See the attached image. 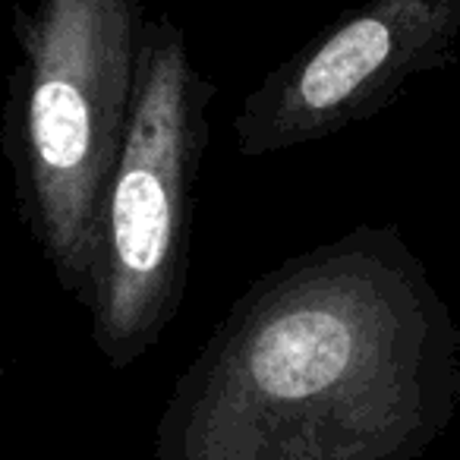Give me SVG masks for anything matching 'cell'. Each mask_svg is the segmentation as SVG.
<instances>
[{"mask_svg": "<svg viewBox=\"0 0 460 460\" xmlns=\"http://www.w3.org/2000/svg\"><path fill=\"white\" fill-rule=\"evenodd\" d=\"M460 410V325L394 224L259 275L177 376L152 460H420Z\"/></svg>", "mask_w": 460, "mask_h": 460, "instance_id": "1", "label": "cell"}, {"mask_svg": "<svg viewBox=\"0 0 460 460\" xmlns=\"http://www.w3.org/2000/svg\"><path fill=\"white\" fill-rule=\"evenodd\" d=\"M457 39L460 0H366L243 98L237 152L265 158L369 120L413 76L451 64Z\"/></svg>", "mask_w": 460, "mask_h": 460, "instance_id": "4", "label": "cell"}, {"mask_svg": "<svg viewBox=\"0 0 460 460\" xmlns=\"http://www.w3.org/2000/svg\"><path fill=\"white\" fill-rule=\"evenodd\" d=\"M215 95L211 76L192 64L183 26L171 16L146 22L133 111L98 205L85 306L111 369L139 363L180 313Z\"/></svg>", "mask_w": 460, "mask_h": 460, "instance_id": "3", "label": "cell"}, {"mask_svg": "<svg viewBox=\"0 0 460 460\" xmlns=\"http://www.w3.org/2000/svg\"><path fill=\"white\" fill-rule=\"evenodd\" d=\"M142 0H35L16 10L10 158L29 237L89 306L95 221L133 111Z\"/></svg>", "mask_w": 460, "mask_h": 460, "instance_id": "2", "label": "cell"}]
</instances>
